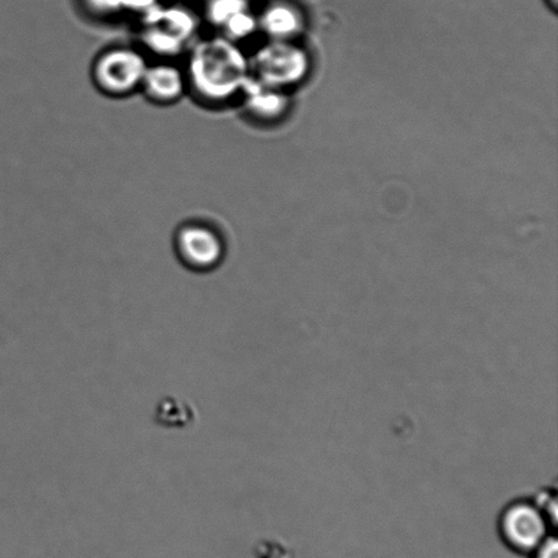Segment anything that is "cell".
I'll list each match as a JSON object with an SVG mask.
<instances>
[{
    "instance_id": "10",
    "label": "cell",
    "mask_w": 558,
    "mask_h": 558,
    "mask_svg": "<svg viewBox=\"0 0 558 558\" xmlns=\"http://www.w3.org/2000/svg\"><path fill=\"white\" fill-rule=\"evenodd\" d=\"M144 43L150 51L162 54V57H173V54L182 52L185 47V44L178 40L177 37L156 26H146Z\"/></svg>"
},
{
    "instance_id": "13",
    "label": "cell",
    "mask_w": 558,
    "mask_h": 558,
    "mask_svg": "<svg viewBox=\"0 0 558 558\" xmlns=\"http://www.w3.org/2000/svg\"><path fill=\"white\" fill-rule=\"evenodd\" d=\"M532 499L535 502V506L538 507V510L543 512V515L546 521H548L550 529L556 532L558 526L557 489L554 488V486H545V488H541Z\"/></svg>"
},
{
    "instance_id": "2",
    "label": "cell",
    "mask_w": 558,
    "mask_h": 558,
    "mask_svg": "<svg viewBox=\"0 0 558 558\" xmlns=\"http://www.w3.org/2000/svg\"><path fill=\"white\" fill-rule=\"evenodd\" d=\"M497 533L508 550L530 556L555 534L532 497L508 501L497 517Z\"/></svg>"
},
{
    "instance_id": "8",
    "label": "cell",
    "mask_w": 558,
    "mask_h": 558,
    "mask_svg": "<svg viewBox=\"0 0 558 558\" xmlns=\"http://www.w3.org/2000/svg\"><path fill=\"white\" fill-rule=\"evenodd\" d=\"M260 25L270 36L283 38L293 35L298 31L299 16L288 5L277 4L272 5L262 16Z\"/></svg>"
},
{
    "instance_id": "14",
    "label": "cell",
    "mask_w": 558,
    "mask_h": 558,
    "mask_svg": "<svg viewBox=\"0 0 558 558\" xmlns=\"http://www.w3.org/2000/svg\"><path fill=\"white\" fill-rule=\"evenodd\" d=\"M255 558H294L293 550L276 539H262L256 544Z\"/></svg>"
},
{
    "instance_id": "3",
    "label": "cell",
    "mask_w": 558,
    "mask_h": 558,
    "mask_svg": "<svg viewBox=\"0 0 558 558\" xmlns=\"http://www.w3.org/2000/svg\"><path fill=\"white\" fill-rule=\"evenodd\" d=\"M147 65L144 54L136 49L112 48L97 58L93 78L107 95L125 96L142 86Z\"/></svg>"
},
{
    "instance_id": "12",
    "label": "cell",
    "mask_w": 558,
    "mask_h": 558,
    "mask_svg": "<svg viewBox=\"0 0 558 558\" xmlns=\"http://www.w3.org/2000/svg\"><path fill=\"white\" fill-rule=\"evenodd\" d=\"M256 26H258V21L251 14L250 10H245L234 15L231 21H228L227 24L222 26L223 32H226V36L223 37L233 43L244 40V38L253 35Z\"/></svg>"
},
{
    "instance_id": "7",
    "label": "cell",
    "mask_w": 558,
    "mask_h": 558,
    "mask_svg": "<svg viewBox=\"0 0 558 558\" xmlns=\"http://www.w3.org/2000/svg\"><path fill=\"white\" fill-rule=\"evenodd\" d=\"M155 423L166 429H187L199 423L198 409L183 398L166 396L157 403Z\"/></svg>"
},
{
    "instance_id": "6",
    "label": "cell",
    "mask_w": 558,
    "mask_h": 558,
    "mask_svg": "<svg viewBox=\"0 0 558 558\" xmlns=\"http://www.w3.org/2000/svg\"><path fill=\"white\" fill-rule=\"evenodd\" d=\"M142 89L150 100L158 104L177 102L189 89L185 71L172 63L147 65Z\"/></svg>"
},
{
    "instance_id": "9",
    "label": "cell",
    "mask_w": 558,
    "mask_h": 558,
    "mask_svg": "<svg viewBox=\"0 0 558 558\" xmlns=\"http://www.w3.org/2000/svg\"><path fill=\"white\" fill-rule=\"evenodd\" d=\"M243 92H245V96H247L248 111L254 113L255 117L267 119L277 117V114L282 111V97L276 95V93L266 90V87H251L248 81Z\"/></svg>"
},
{
    "instance_id": "1",
    "label": "cell",
    "mask_w": 558,
    "mask_h": 558,
    "mask_svg": "<svg viewBox=\"0 0 558 558\" xmlns=\"http://www.w3.org/2000/svg\"><path fill=\"white\" fill-rule=\"evenodd\" d=\"M248 63L236 43L226 37L202 41L190 54L187 84L196 96L209 102H223L248 84Z\"/></svg>"
},
{
    "instance_id": "16",
    "label": "cell",
    "mask_w": 558,
    "mask_h": 558,
    "mask_svg": "<svg viewBox=\"0 0 558 558\" xmlns=\"http://www.w3.org/2000/svg\"><path fill=\"white\" fill-rule=\"evenodd\" d=\"M530 558H558V543L556 534H551Z\"/></svg>"
},
{
    "instance_id": "11",
    "label": "cell",
    "mask_w": 558,
    "mask_h": 558,
    "mask_svg": "<svg viewBox=\"0 0 558 558\" xmlns=\"http://www.w3.org/2000/svg\"><path fill=\"white\" fill-rule=\"evenodd\" d=\"M245 10H250L248 0H210L207 4V16L213 25L222 27Z\"/></svg>"
},
{
    "instance_id": "17",
    "label": "cell",
    "mask_w": 558,
    "mask_h": 558,
    "mask_svg": "<svg viewBox=\"0 0 558 558\" xmlns=\"http://www.w3.org/2000/svg\"><path fill=\"white\" fill-rule=\"evenodd\" d=\"M122 2V10L135 11L142 15L157 5L156 0H120Z\"/></svg>"
},
{
    "instance_id": "5",
    "label": "cell",
    "mask_w": 558,
    "mask_h": 558,
    "mask_svg": "<svg viewBox=\"0 0 558 558\" xmlns=\"http://www.w3.org/2000/svg\"><path fill=\"white\" fill-rule=\"evenodd\" d=\"M304 69L303 53L282 44L262 49L255 58L256 74L262 82L269 85L288 84L299 78Z\"/></svg>"
},
{
    "instance_id": "15",
    "label": "cell",
    "mask_w": 558,
    "mask_h": 558,
    "mask_svg": "<svg viewBox=\"0 0 558 558\" xmlns=\"http://www.w3.org/2000/svg\"><path fill=\"white\" fill-rule=\"evenodd\" d=\"M86 3L95 13L102 15L117 14L119 11H123L120 0H86Z\"/></svg>"
},
{
    "instance_id": "4",
    "label": "cell",
    "mask_w": 558,
    "mask_h": 558,
    "mask_svg": "<svg viewBox=\"0 0 558 558\" xmlns=\"http://www.w3.org/2000/svg\"><path fill=\"white\" fill-rule=\"evenodd\" d=\"M177 248L184 265L196 271L215 269L226 254L220 234L205 226H187L180 229Z\"/></svg>"
}]
</instances>
